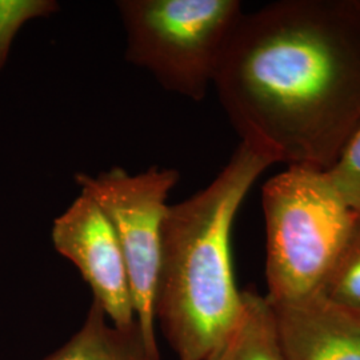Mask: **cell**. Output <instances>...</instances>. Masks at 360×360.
<instances>
[{"label":"cell","mask_w":360,"mask_h":360,"mask_svg":"<svg viewBox=\"0 0 360 360\" xmlns=\"http://www.w3.org/2000/svg\"><path fill=\"white\" fill-rule=\"evenodd\" d=\"M206 360H287L267 296L255 288L243 290L238 321Z\"/></svg>","instance_id":"cell-9"},{"label":"cell","mask_w":360,"mask_h":360,"mask_svg":"<svg viewBox=\"0 0 360 360\" xmlns=\"http://www.w3.org/2000/svg\"><path fill=\"white\" fill-rule=\"evenodd\" d=\"M59 8L55 0H0V72L20 28L30 20L51 16Z\"/></svg>","instance_id":"cell-11"},{"label":"cell","mask_w":360,"mask_h":360,"mask_svg":"<svg viewBox=\"0 0 360 360\" xmlns=\"http://www.w3.org/2000/svg\"><path fill=\"white\" fill-rule=\"evenodd\" d=\"M242 143L327 171L360 123V0H283L245 13L214 80Z\"/></svg>","instance_id":"cell-1"},{"label":"cell","mask_w":360,"mask_h":360,"mask_svg":"<svg viewBox=\"0 0 360 360\" xmlns=\"http://www.w3.org/2000/svg\"><path fill=\"white\" fill-rule=\"evenodd\" d=\"M319 295L338 306L360 311V218Z\"/></svg>","instance_id":"cell-10"},{"label":"cell","mask_w":360,"mask_h":360,"mask_svg":"<svg viewBox=\"0 0 360 360\" xmlns=\"http://www.w3.org/2000/svg\"><path fill=\"white\" fill-rule=\"evenodd\" d=\"M159 359V348L148 343L139 323L126 328L110 324L102 307L92 300L83 326L41 360Z\"/></svg>","instance_id":"cell-8"},{"label":"cell","mask_w":360,"mask_h":360,"mask_svg":"<svg viewBox=\"0 0 360 360\" xmlns=\"http://www.w3.org/2000/svg\"><path fill=\"white\" fill-rule=\"evenodd\" d=\"M179 179L176 169L156 166L136 175L120 167L98 175H75L80 193L90 196L115 230L127 266L136 319L155 348L158 342L154 300L162 227L167 214L168 195Z\"/></svg>","instance_id":"cell-5"},{"label":"cell","mask_w":360,"mask_h":360,"mask_svg":"<svg viewBox=\"0 0 360 360\" xmlns=\"http://www.w3.org/2000/svg\"><path fill=\"white\" fill-rule=\"evenodd\" d=\"M267 299L316 295L360 218L327 172L291 166L262 188Z\"/></svg>","instance_id":"cell-3"},{"label":"cell","mask_w":360,"mask_h":360,"mask_svg":"<svg viewBox=\"0 0 360 360\" xmlns=\"http://www.w3.org/2000/svg\"><path fill=\"white\" fill-rule=\"evenodd\" d=\"M129 63L165 90L202 101L243 15L238 0H120Z\"/></svg>","instance_id":"cell-4"},{"label":"cell","mask_w":360,"mask_h":360,"mask_svg":"<svg viewBox=\"0 0 360 360\" xmlns=\"http://www.w3.org/2000/svg\"><path fill=\"white\" fill-rule=\"evenodd\" d=\"M269 159L245 143L206 188L168 206L162 227L155 323L179 360H206L238 321L232 259L236 214Z\"/></svg>","instance_id":"cell-2"},{"label":"cell","mask_w":360,"mask_h":360,"mask_svg":"<svg viewBox=\"0 0 360 360\" xmlns=\"http://www.w3.org/2000/svg\"><path fill=\"white\" fill-rule=\"evenodd\" d=\"M52 243L68 259L92 291L95 300L116 327L138 322L129 272L115 230L98 205L80 193L53 221Z\"/></svg>","instance_id":"cell-6"},{"label":"cell","mask_w":360,"mask_h":360,"mask_svg":"<svg viewBox=\"0 0 360 360\" xmlns=\"http://www.w3.org/2000/svg\"><path fill=\"white\" fill-rule=\"evenodd\" d=\"M270 303L287 360H360V311L319 294Z\"/></svg>","instance_id":"cell-7"},{"label":"cell","mask_w":360,"mask_h":360,"mask_svg":"<svg viewBox=\"0 0 360 360\" xmlns=\"http://www.w3.org/2000/svg\"><path fill=\"white\" fill-rule=\"evenodd\" d=\"M326 172L348 205L360 212V123Z\"/></svg>","instance_id":"cell-12"}]
</instances>
